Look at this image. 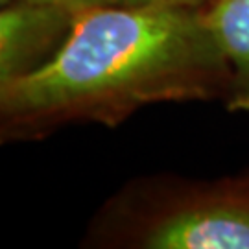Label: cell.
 <instances>
[{
	"mask_svg": "<svg viewBox=\"0 0 249 249\" xmlns=\"http://www.w3.org/2000/svg\"><path fill=\"white\" fill-rule=\"evenodd\" d=\"M225 65L199 8L81 9L39 71L0 85V142L41 139L71 120L115 122L144 104L197 94Z\"/></svg>",
	"mask_w": 249,
	"mask_h": 249,
	"instance_id": "cell-1",
	"label": "cell"
},
{
	"mask_svg": "<svg viewBox=\"0 0 249 249\" xmlns=\"http://www.w3.org/2000/svg\"><path fill=\"white\" fill-rule=\"evenodd\" d=\"M151 249H249V203L214 201L170 211L139 236Z\"/></svg>",
	"mask_w": 249,
	"mask_h": 249,
	"instance_id": "cell-2",
	"label": "cell"
},
{
	"mask_svg": "<svg viewBox=\"0 0 249 249\" xmlns=\"http://www.w3.org/2000/svg\"><path fill=\"white\" fill-rule=\"evenodd\" d=\"M72 11L50 4L15 2L0 8V85L39 71L63 45Z\"/></svg>",
	"mask_w": 249,
	"mask_h": 249,
	"instance_id": "cell-3",
	"label": "cell"
},
{
	"mask_svg": "<svg viewBox=\"0 0 249 249\" xmlns=\"http://www.w3.org/2000/svg\"><path fill=\"white\" fill-rule=\"evenodd\" d=\"M203 13L216 45L232 67L227 107L249 111V0H214Z\"/></svg>",
	"mask_w": 249,
	"mask_h": 249,
	"instance_id": "cell-4",
	"label": "cell"
},
{
	"mask_svg": "<svg viewBox=\"0 0 249 249\" xmlns=\"http://www.w3.org/2000/svg\"><path fill=\"white\" fill-rule=\"evenodd\" d=\"M20 2H36L59 6L76 13L81 9L109 8V6H192L199 8L205 0H20Z\"/></svg>",
	"mask_w": 249,
	"mask_h": 249,
	"instance_id": "cell-5",
	"label": "cell"
},
{
	"mask_svg": "<svg viewBox=\"0 0 249 249\" xmlns=\"http://www.w3.org/2000/svg\"><path fill=\"white\" fill-rule=\"evenodd\" d=\"M15 2H20V0H0V8L2 6H9V4H15Z\"/></svg>",
	"mask_w": 249,
	"mask_h": 249,
	"instance_id": "cell-6",
	"label": "cell"
}]
</instances>
